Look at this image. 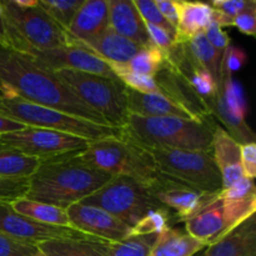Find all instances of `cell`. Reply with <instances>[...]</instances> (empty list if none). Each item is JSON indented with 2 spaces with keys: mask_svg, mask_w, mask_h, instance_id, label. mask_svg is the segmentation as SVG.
I'll return each mask as SVG.
<instances>
[{
  "mask_svg": "<svg viewBox=\"0 0 256 256\" xmlns=\"http://www.w3.org/2000/svg\"><path fill=\"white\" fill-rule=\"evenodd\" d=\"M0 234L16 242L35 246L42 242L58 239L94 240L78 230L40 224L28 219L22 215L16 214L10 208L9 202H0Z\"/></svg>",
  "mask_w": 256,
  "mask_h": 256,
  "instance_id": "cell-11",
  "label": "cell"
},
{
  "mask_svg": "<svg viewBox=\"0 0 256 256\" xmlns=\"http://www.w3.org/2000/svg\"><path fill=\"white\" fill-rule=\"evenodd\" d=\"M129 114L139 116H174L199 120L185 108L159 92H139L126 90Z\"/></svg>",
  "mask_w": 256,
  "mask_h": 256,
  "instance_id": "cell-18",
  "label": "cell"
},
{
  "mask_svg": "<svg viewBox=\"0 0 256 256\" xmlns=\"http://www.w3.org/2000/svg\"><path fill=\"white\" fill-rule=\"evenodd\" d=\"M0 46L10 48V40L9 35H8L6 24H5L4 10H2V2H0Z\"/></svg>",
  "mask_w": 256,
  "mask_h": 256,
  "instance_id": "cell-47",
  "label": "cell"
},
{
  "mask_svg": "<svg viewBox=\"0 0 256 256\" xmlns=\"http://www.w3.org/2000/svg\"><path fill=\"white\" fill-rule=\"evenodd\" d=\"M82 45L106 62L122 65L128 64L130 59L142 48L119 35L110 28H106L104 32L92 39L82 42Z\"/></svg>",
  "mask_w": 256,
  "mask_h": 256,
  "instance_id": "cell-22",
  "label": "cell"
},
{
  "mask_svg": "<svg viewBox=\"0 0 256 256\" xmlns=\"http://www.w3.org/2000/svg\"><path fill=\"white\" fill-rule=\"evenodd\" d=\"M232 26L236 28L240 32L249 36L256 35V5H252L245 12H240L232 20Z\"/></svg>",
  "mask_w": 256,
  "mask_h": 256,
  "instance_id": "cell-44",
  "label": "cell"
},
{
  "mask_svg": "<svg viewBox=\"0 0 256 256\" xmlns=\"http://www.w3.org/2000/svg\"><path fill=\"white\" fill-rule=\"evenodd\" d=\"M9 205L16 214L22 215V216L40 222V224L72 229L66 210L60 209L54 205L34 202V200H29L26 198H19V199L12 200L9 202Z\"/></svg>",
  "mask_w": 256,
  "mask_h": 256,
  "instance_id": "cell-24",
  "label": "cell"
},
{
  "mask_svg": "<svg viewBox=\"0 0 256 256\" xmlns=\"http://www.w3.org/2000/svg\"><path fill=\"white\" fill-rule=\"evenodd\" d=\"M166 64L165 54L154 45L142 46L126 65L130 70L138 74L155 76Z\"/></svg>",
  "mask_w": 256,
  "mask_h": 256,
  "instance_id": "cell-28",
  "label": "cell"
},
{
  "mask_svg": "<svg viewBox=\"0 0 256 256\" xmlns=\"http://www.w3.org/2000/svg\"><path fill=\"white\" fill-rule=\"evenodd\" d=\"M186 234L202 242L205 246L215 244L229 234L220 192L212 195L202 209L185 220Z\"/></svg>",
  "mask_w": 256,
  "mask_h": 256,
  "instance_id": "cell-15",
  "label": "cell"
},
{
  "mask_svg": "<svg viewBox=\"0 0 256 256\" xmlns=\"http://www.w3.org/2000/svg\"><path fill=\"white\" fill-rule=\"evenodd\" d=\"M108 65L114 72L116 79H119L128 89L139 92H159V94H162V89L156 84L154 76L138 74V72L130 70L126 65L114 64V62H108Z\"/></svg>",
  "mask_w": 256,
  "mask_h": 256,
  "instance_id": "cell-30",
  "label": "cell"
},
{
  "mask_svg": "<svg viewBox=\"0 0 256 256\" xmlns=\"http://www.w3.org/2000/svg\"><path fill=\"white\" fill-rule=\"evenodd\" d=\"M106 28H109L108 0H84L68 32L82 44L99 35Z\"/></svg>",
  "mask_w": 256,
  "mask_h": 256,
  "instance_id": "cell-20",
  "label": "cell"
},
{
  "mask_svg": "<svg viewBox=\"0 0 256 256\" xmlns=\"http://www.w3.org/2000/svg\"><path fill=\"white\" fill-rule=\"evenodd\" d=\"M79 158L109 176H125L149 186L159 178L154 155L120 136L90 142Z\"/></svg>",
  "mask_w": 256,
  "mask_h": 256,
  "instance_id": "cell-4",
  "label": "cell"
},
{
  "mask_svg": "<svg viewBox=\"0 0 256 256\" xmlns=\"http://www.w3.org/2000/svg\"><path fill=\"white\" fill-rule=\"evenodd\" d=\"M29 180H16L0 178V202H10L24 198Z\"/></svg>",
  "mask_w": 256,
  "mask_h": 256,
  "instance_id": "cell-38",
  "label": "cell"
},
{
  "mask_svg": "<svg viewBox=\"0 0 256 256\" xmlns=\"http://www.w3.org/2000/svg\"><path fill=\"white\" fill-rule=\"evenodd\" d=\"M155 5L162 12V16L166 19V22L172 25L174 29H176L178 25V12L175 6L174 0H155Z\"/></svg>",
  "mask_w": 256,
  "mask_h": 256,
  "instance_id": "cell-45",
  "label": "cell"
},
{
  "mask_svg": "<svg viewBox=\"0 0 256 256\" xmlns=\"http://www.w3.org/2000/svg\"><path fill=\"white\" fill-rule=\"evenodd\" d=\"M185 48H186L188 52L194 60L195 64L199 65L204 70L212 74L214 78L215 82L219 86V92H222V58L218 55L214 48L206 39L204 32L198 34L189 42H185Z\"/></svg>",
  "mask_w": 256,
  "mask_h": 256,
  "instance_id": "cell-27",
  "label": "cell"
},
{
  "mask_svg": "<svg viewBox=\"0 0 256 256\" xmlns=\"http://www.w3.org/2000/svg\"><path fill=\"white\" fill-rule=\"evenodd\" d=\"M82 2L84 0H39L45 12L66 32Z\"/></svg>",
  "mask_w": 256,
  "mask_h": 256,
  "instance_id": "cell-31",
  "label": "cell"
},
{
  "mask_svg": "<svg viewBox=\"0 0 256 256\" xmlns=\"http://www.w3.org/2000/svg\"><path fill=\"white\" fill-rule=\"evenodd\" d=\"M256 194L254 180H250L248 178L242 176L232 186L222 189L220 192V198L225 202H235V200H242L248 196Z\"/></svg>",
  "mask_w": 256,
  "mask_h": 256,
  "instance_id": "cell-37",
  "label": "cell"
},
{
  "mask_svg": "<svg viewBox=\"0 0 256 256\" xmlns=\"http://www.w3.org/2000/svg\"><path fill=\"white\" fill-rule=\"evenodd\" d=\"M25 55L54 72L72 70V72H89V74L116 79L108 62L82 44L54 48V49L40 50V52L34 50V52H25Z\"/></svg>",
  "mask_w": 256,
  "mask_h": 256,
  "instance_id": "cell-12",
  "label": "cell"
},
{
  "mask_svg": "<svg viewBox=\"0 0 256 256\" xmlns=\"http://www.w3.org/2000/svg\"><path fill=\"white\" fill-rule=\"evenodd\" d=\"M34 256H46V255H45L44 252H40L39 249H38V250H36V252H35V255H34Z\"/></svg>",
  "mask_w": 256,
  "mask_h": 256,
  "instance_id": "cell-49",
  "label": "cell"
},
{
  "mask_svg": "<svg viewBox=\"0 0 256 256\" xmlns=\"http://www.w3.org/2000/svg\"><path fill=\"white\" fill-rule=\"evenodd\" d=\"M240 160H242V175L250 180L256 176V144L246 142L240 146Z\"/></svg>",
  "mask_w": 256,
  "mask_h": 256,
  "instance_id": "cell-42",
  "label": "cell"
},
{
  "mask_svg": "<svg viewBox=\"0 0 256 256\" xmlns=\"http://www.w3.org/2000/svg\"><path fill=\"white\" fill-rule=\"evenodd\" d=\"M0 92L52 108L86 122L109 126L104 118L82 102L56 72L42 66L32 58L0 46Z\"/></svg>",
  "mask_w": 256,
  "mask_h": 256,
  "instance_id": "cell-1",
  "label": "cell"
},
{
  "mask_svg": "<svg viewBox=\"0 0 256 256\" xmlns=\"http://www.w3.org/2000/svg\"><path fill=\"white\" fill-rule=\"evenodd\" d=\"M108 242L84 239L49 240L38 245L46 256H105Z\"/></svg>",
  "mask_w": 256,
  "mask_h": 256,
  "instance_id": "cell-25",
  "label": "cell"
},
{
  "mask_svg": "<svg viewBox=\"0 0 256 256\" xmlns=\"http://www.w3.org/2000/svg\"><path fill=\"white\" fill-rule=\"evenodd\" d=\"M112 176L82 162L78 154L46 160L29 179V200L66 210L104 186Z\"/></svg>",
  "mask_w": 256,
  "mask_h": 256,
  "instance_id": "cell-2",
  "label": "cell"
},
{
  "mask_svg": "<svg viewBox=\"0 0 256 256\" xmlns=\"http://www.w3.org/2000/svg\"><path fill=\"white\" fill-rule=\"evenodd\" d=\"M240 146L242 144H239L222 125H214L212 152L222 175V189L232 186L240 178L244 176L240 160Z\"/></svg>",
  "mask_w": 256,
  "mask_h": 256,
  "instance_id": "cell-16",
  "label": "cell"
},
{
  "mask_svg": "<svg viewBox=\"0 0 256 256\" xmlns=\"http://www.w3.org/2000/svg\"><path fill=\"white\" fill-rule=\"evenodd\" d=\"M178 12V25L175 29V44H185L202 34L212 22V8L202 2L174 0Z\"/></svg>",
  "mask_w": 256,
  "mask_h": 256,
  "instance_id": "cell-19",
  "label": "cell"
},
{
  "mask_svg": "<svg viewBox=\"0 0 256 256\" xmlns=\"http://www.w3.org/2000/svg\"><path fill=\"white\" fill-rule=\"evenodd\" d=\"M160 175L205 194L222 190V175L212 152L155 150L152 152Z\"/></svg>",
  "mask_w": 256,
  "mask_h": 256,
  "instance_id": "cell-8",
  "label": "cell"
},
{
  "mask_svg": "<svg viewBox=\"0 0 256 256\" xmlns=\"http://www.w3.org/2000/svg\"><path fill=\"white\" fill-rule=\"evenodd\" d=\"M248 62V54L245 50L240 46H232L230 45L225 52L222 62V79L225 78H232V74L239 72Z\"/></svg>",
  "mask_w": 256,
  "mask_h": 256,
  "instance_id": "cell-36",
  "label": "cell"
},
{
  "mask_svg": "<svg viewBox=\"0 0 256 256\" xmlns=\"http://www.w3.org/2000/svg\"><path fill=\"white\" fill-rule=\"evenodd\" d=\"M109 28L140 46L152 45L144 20L132 0H108Z\"/></svg>",
  "mask_w": 256,
  "mask_h": 256,
  "instance_id": "cell-17",
  "label": "cell"
},
{
  "mask_svg": "<svg viewBox=\"0 0 256 256\" xmlns=\"http://www.w3.org/2000/svg\"><path fill=\"white\" fill-rule=\"evenodd\" d=\"M12 2L20 9H30L36 6L39 0H12Z\"/></svg>",
  "mask_w": 256,
  "mask_h": 256,
  "instance_id": "cell-48",
  "label": "cell"
},
{
  "mask_svg": "<svg viewBox=\"0 0 256 256\" xmlns=\"http://www.w3.org/2000/svg\"><path fill=\"white\" fill-rule=\"evenodd\" d=\"M204 34L206 39L209 40L210 44H212V46L215 49V52H218V55L222 60L225 52L230 46V38L228 32H225L216 22H212L209 26H208V29L204 32Z\"/></svg>",
  "mask_w": 256,
  "mask_h": 256,
  "instance_id": "cell-40",
  "label": "cell"
},
{
  "mask_svg": "<svg viewBox=\"0 0 256 256\" xmlns=\"http://www.w3.org/2000/svg\"><path fill=\"white\" fill-rule=\"evenodd\" d=\"M205 248L202 242L186 232L169 226L158 235L146 256H195Z\"/></svg>",
  "mask_w": 256,
  "mask_h": 256,
  "instance_id": "cell-23",
  "label": "cell"
},
{
  "mask_svg": "<svg viewBox=\"0 0 256 256\" xmlns=\"http://www.w3.org/2000/svg\"><path fill=\"white\" fill-rule=\"evenodd\" d=\"M222 94L228 110L239 119L245 120L248 115V104L245 100L244 90L239 82L232 78L222 79Z\"/></svg>",
  "mask_w": 256,
  "mask_h": 256,
  "instance_id": "cell-33",
  "label": "cell"
},
{
  "mask_svg": "<svg viewBox=\"0 0 256 256\" xmlns=\"http://www.w3.org/2000/svg\"><path fill=\"white\" fill-rule=\"evenodd\" d=\"M202 256H256L255 215L222 240L206 246Z\"/></svg>",
  "mask_w": 256,
  "mask_h": 256,
  "instance_id": "cell-21",
  "label": "cell"
},
{
  "mask_svg": "<svg viewBox=\"0 0 256 256\" xmlns=\"http://www.w3.org/2000/svg\"><path fill=\"white\" fill-rule=\"evenodd\" d=\"M252 5H256L255 0H214L210 2L212 9L232 19Z\"/></svg>",
  "mask_w": 256,
  "mask_h": 256,
  "instance_id": "cell-41",
  "label": "cell"
},
{
  "mask_svg": "<svg viewBox=\"0 0 256 256\" xmlns=\"http://www.w3.org/2000/svg\"><path fill=\"white\" fill-rule=\"evenodd\" d=\"M72 229L104 242H119L130 238L132 226L96 206L76 202L66 209Z\"/></svg>",
  "mask_w": 256,
  "mask_h": 256,
  "instance_id": "cell-13",
  "label": "cell"
},
{
  "mask_svg": "<svg viewBox=\"0 0 256 256\" xmlns=\"http://www.w3.org/2000/svg\"><path fill=\"white\" fill-rule=\"evenodd\" d=\"M215 122L174 116H139L129 114L120 138L149 152L200 150L212 152Z\"/></svg>",
  "mask_w": 256,
  "mask_h": 256,
  "instance_id": "cell-3",
  "label": "cell"
},
{
  "mask_svg": "<svg viewBox=\"0 0 256 256\" xmlns=\"http://www.w3.org/2000/svg\"><path fill=\"white\" fill-rule=\"evenodd\" d=\"M92 140L66 132L26 126L0 136V144L46 162L84 152Z\"/></svg>",
  "mask_w": 256,
  "mask_h": 256,
  "instance_id": "cell-10",
  "label": "cell"
},
{
  "mask_svg": "<svg viewBox=\"0 0 256 256\" xmlns=\"http://www.w3.org/2000/svg\"><path fill=\"white\" fill-rule=\"evenodd\" d=\"M38 246L16 242L0 234V256H34Z\"/></svg>",
  "mask_w": 256,
  "mask_h": 256,
  "instance_id": "cell-39",
  "label": "cell"
},
{
  "mask_svg": "<svg viewBox=\"0 0 256 256\" xmlns=\"http://www.w3.org/2000/svg\"><path fill=\"white\" fill-rule=\"evenodd\" d=\"M145 26H146V32L149 34L152 44L156 46L159 50H162L165 54V56H166L168 52L174 46V38L159 26L146 24V22H145Z\"/></svg>",
  "mask_w": 256,
  "mask_h": 256,
  "instance_id": "cell-43",
  "label": "cell"
},
{
  "mask_svg": "<svg viewBox=\"0 0 256 256\" xmlns=\"http://www.w3.org/2000/svg\"><path fill=\"white\" fill-rule=\"evenodd\" d=\"M0 115L22 122L25 126L66 132L92 142L120 136V129L86 122L59 110L26 102L6 92H0Z\"/></svg>",
  "mask_w": 256,
  "mask_h": 256,
  "instance_id": "cell-6",
  "label": "cell"
},
{
  "mask_svg": "<svg viewBox=\"0 0 256 256\" xmlns=\"http://www.w3.org/2000/svg\"><path fill=\"white\" fill-rule=\"evenodd\" d=\"M222 205H224V215L228 232H232L235 228H238L255 215L256 194L245 198V199L235 200V202L222 200Z\"/></svg>",
  "mask_w": 256,
  "mask_h": 256,
  "instance_id": "cell-32",
  "label": "cell"
},
{
  "mask_svg": "<svg viewBox=\"0 0 256 256\" xmlns=\"http://www.w3.org/2000/svg\"><path fill=\"white\" fill-rule=\"evenodd\" d=\"M132 2H134L135 8L138 9V12H139L140 16L144 20V22L162 28V29L169 32L175 39V29L162 16V12H159V9H158L156 5H155V2L152 0H132Z\"/></svg>",
  "mask_w": 256,
  "mask_h": 256,
  "instance_id": "cell-35",
  "label": "cell"
},
{
  "mask_svg": "<svg viewBox=\"0 0 256 256\" xmlns=\"http://www.w3.org/2000/svg\"><path fill=\"white\" fill-rule=\"evenodd\" d=\"M170 220H172V214L166 208L152 210L138 224H135L132 228L130 236H142V235L150 234L159 235L166 228H169Z\"/></svg>",
  "mask_w": 256,
  "mask_h": 256,
  "instance_id": "cell-34",
  "label": "cell"
},
{
  "mask_svg": "<svg viewBox=\"0 0 256 256\" xmlns=\"http://www.w3.org/2000/svg\"><path fill=\"white\" fill-rule=\"evenodd\" d=\"M56 75L84 104L102 115L109 126H125L129 115L128 88L119 79L72 70L56 72Z\"/></svg>",
  "mask_w": 256,
  "mask_h": 256,
  "instance_id": "cell-7",
  "label": "cell"
},
{
  "mask_svg": "<svg viewBox=\"0 0 256 256\" xmlns=\"http://www.w3.org/2000/svg\"><path fill=\"white\" fill-rule=\"evenodd\" d=\"M42 162L38 158L22 154L0 144V178L29 180Z\"/></svg>",
  "mask_w": 256,
  "mask_h": 256,
  "instance_id": "cell-26",
  "label": "cell"
},
{
  "mask_svg": "<svg viewBox=\"0 0 256 256\" xmlns=\"http://www.w3.org/2000/svg\"><path fill=\"white\" fill-rule=\"evenodd\" d=\"M150 195L168 210L175 212V222H185L215 194H205L175 180L159 175L148 186Z\"/></svg>",
  "mask_w": 256,
  "mask_h": 256,
  "instance_id": "cell-14",
  "label": "cell"
},
{
  "mask_svg": "<svg viewBox=\"0 0 256 256\" xmlns=\"http://www.w3.org/2000/svg\"><path fill=\"white\" fill-rule=\"evenodd\" d=\"M82 202L100 208L132 228L152 210L165 208L150 195L148 186L125 176L112 178Z\"/></svg>",
  "mask_w": 256,
  "mask_h": 256,
  "instance_id": "cell-9",
  "label": "cell"
},
{
  "mask_svg": "<svg viewBox=\"0 0 256 256\" xmlns=\"http://www.w3.org/2000/svg\"><path fill=\"white\" fill-rule=\"evenodd\" d=\"M158 234L130 236L119 242H108L105 256H146Z\"/></svg>",
  "mask_w": 256,
  "mask_h": 256,
  "instance_id": "cell-29",
  "label": "cell"
},
{
  "mask_svg": "<svg viewBox=\"0 0 256 256\" xmlns=\"http://www.w3.org/2000/svg\"><path fill=\"white\" fill-rule=\"evenodd\" d=\"M26 126L24 124H22V122H18L15 120H12L9 118L0 115V136L12 132H19V130H22Z\"/></svg>",
  "mask_w": 256,
  "mask_h": 256,
  "instance_id": "cell-46",
  "label": "cell"
},
{
  "mask_svg": "<svg viewBox=\"0 0 256 256\" xmlns=\"http://www.w3.org/2000/svg\"><path fill=\"white\" fill-rule=\"evenodd\" d=\"M2 5L10 40L9 49L25 54L34 50L40 52L82 44L56 24L39 2L30 9H20L12 0H2Z\"/></svg>",
  "mask_w": 256,
  "mask_h": 256,
  "instance_id": "cell-5",
  "label": "cell"
}]
</instances>
